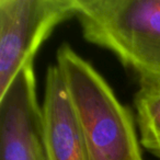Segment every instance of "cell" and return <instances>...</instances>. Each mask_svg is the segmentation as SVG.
Returning a JSON list of instances; mask_svg holds the SVG:
<instances>
[{"label":"cell","instance_id":"cell-6","mask_svg":"<svg viewBox=\"0 0 160 160\" xmlns=\"http://www.w3.org/2000/svg\"><path fill=\"white\" fill-rule=\"evenodd\" d=\"M134 105L140 145L160 159V79H139Z\"/></svg>","mask_w":160,"mask_h":160},{"label":"cell","instance_id":"cell-7","mask_svg":"<svg viewBox=\"0 0 160 160\" xmlns=\"http://www.w3.org/2000/svg\"><path fill=\"white\" fill-rule=\"evenodd\" d=\"M42 160H45V157H44V158H43V159H42Z\"/></svg>","mask_w":160,"mask_h":160},{"label":"cell","instance_id":"cell-5","mask_svg":"<svg viewBox=\"0 0 160 160\" xmlns=\"http://www.w3.org/2000/svg\"><path fill=\"white\" fill-rule=\"evenodd\" d=\"M41 113L45 160H88L72 103L56 65L47 68Z\"/></svg>","mask_w":160,"mask_h":160},{"label":"cell","instance_id":"cell-2","mask_svg":"<svg viewBox=\"0 0 160 160\" xmlns=\"http://www.w3.org/2000/svg\"><path fill=\"white\" fill-rule=\"evenodd\" d=\"M75 18L138 79H160V0H77Z\"/></svg>","mask_w":160,"mask_h":160},{"label":"cell","instance_id":"cell-1","mask_svg":"<svg viewBox=\"0 0 160 160\" xmlns=\"http://www.w3.org/2000/svg\"><path fill=\"white\" fill-rule=\"evenodd\" d=\"M56 66L72 103L88 160H144L133 115L100 72L68 44L58 48Z\"/></svg>","mask_w":160,"mask_h":160},{"label":"cell","instance_id":"cell-4","mask_svg":"<svg viewBox=\"0 0 160 160\" xmlns=\"http://www.w3.org/2000/svg\"><path fill=\"white\" fill-rule=\"evenodd\" d=\"M42 113L34 62L24 66L0 97V160H42Z\"/></svg>","mask_w":160,"mask_h":160},{"label":"cell","instance_id":"cell-3","mask_svg":"<svg viewBox=\"0 0 160 160\" xmlns=\"http://www.w3.org/2000/svg\"><path fill=\"white\" fill-rule=\"evenodd\" d=\"M76 12L77 0H0V97L54 29Z\"/></svg>","mask_w":160,"mask_h":160}]
</instances>
